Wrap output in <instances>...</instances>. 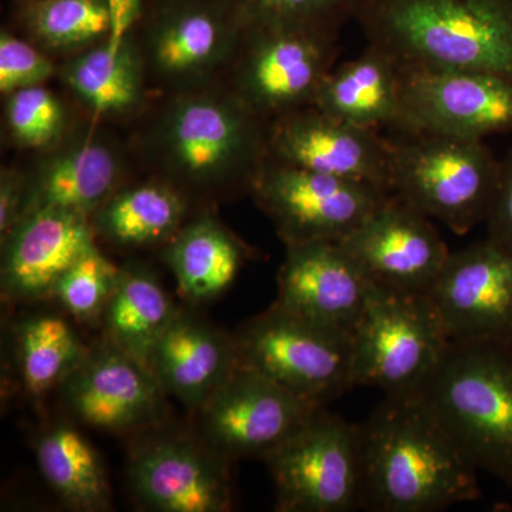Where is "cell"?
Wrapping results in <instances>:
<instances>
[{
  "label": "cell",
  "instance_id": "6da1fadb",
  "mask_svg": "<svg viewBox=\"0 0 512 512\" xmlns=\"http://www.w3.org/2000/svg\"><path fill=\"white\" fill-rule=\"evenodd\" d=\"M271 123L227 84L168 94L138 137L154 178L192 197L249 192L269 158Z\"/></svg>",
  "mask_w": 512,
  "mask_h": 512
},
{
  "label": "cell",
  "instance_id": "7a4b0ae2",
  "mask_svg": "<svg viewBox=\"0 0 512 512\" xmlns=\"http://www.w3.org/2000/svg\"><path fill=\"white\" fill-rule=\"evenodd\" d=\"M357 434L363 510L436 512L480 498V470L419 394H386Z\"/></svg>",
  "mask_w": 512,
  "mask_h": 512
},
{
  "label": "cell",
  "instance_id": "3957f363",
  "mask_svg": "<svg viewBox=\"0 0 512 512\" xmlns=\"http://www.w3.org/2000/svg\"><path fill=\"white\" fill-rule=\"evenodd\" d=\"M355 19L403 67L512 77V0H372Z\"/></svg>",
  "mask_w": 512,
  "mask_h": 512
},
{
  "label": "cell",
  "instance_id": "277c9868",
  "mask_svg": "<svg viewBox=\"0 0 512 512\" xmlns=\"http://www.w3.org/2000/svg\"><path fill=\"white\" fill-rule=\"evenodd\" d=\"M416 393L478 470L512 487V343L450 342Z\"/></svg>",
  "mask_w": 512,
  "mask_h": 512
},
{
  "label": "cell",
  "instance_id": "5b68a950",
  "mask_svg": "<svg viewBox=\"0 0 512 512\" xmlns=\"http://www.w3.org/2000/svg\"><path fill=\"white\" fill-rule=\"evenodd\" d=\"M501 160L478 138L403 134L393 141L392 192L457 235L487 222Z\"/></svg>",
  "mask_w": 512,
  "mask_h": 512
},
{
  "label": "cell",
  "instance_id": "8992f818",
  "mask_svg": "<svg viewBox=\"0 0 512 512\" xmlns=\"http://www.w3.org/2000/svg\"><path fill=\"white\" fill-rule=\"evenodd\" d=\"M238 363L316 406L357 387L355 336L274 303L234 336Z\"/></svg>",
  "mask_w": 512,
  "mask_h": 512
},
{
  "label": "cell",
  "instance_id": "52a82bcc",
  "mask_svg": "<svg viewBox=\"0 0 512 512\" xmlns=\"http://www.w3.org/2000/svg\"><path fill=\"white\" fill-rule=\"evenodd\" d=\"M242 29L229 0H147L134 30L147 84L168 96L217 83Z\"/></svg>",
  "mask_w": 512,
  "mask_h": 512
},
{
  "label": "cell",
  "instance_id": "ba28073f",
  "mask_svg": "<svg viewBox=\"0 0 512 512\" xmlns=\"http://www.w3.org/2000/svg\"><path fill=\"white\" fill-rule=\"evenodd\" d=\"M338 40L320 30L244 23L224 83L272 123L315 104L338 57Z\"/></svg>",
  "mask_w": 512,
  "mask_h": 512
},
{
  "label": "cell",
  "instance_id": "9c48e42d",
  "mask_svg": "<svg viewBox=\"0 0 512 512\" xmlns=\"http://www.w3.org/2000/svg\"><path fill=\"white\" fill-rule=\"evenodd\" d=\"M450 342L427 293L372 285L355 332L357 386L377 387L386 394L419 392Z\"/></svg>",
  "mask_w": 512,
  "mask_h": 512
},
{
  "label": "cell",
  "instance_id": "30bf717a",
  "mask_svg": "<svg viewBox=\"0 0 512 512\" xmlns=\"http://www.w3.org/2000/svg\"><path fill=\"white\" fill-rule=\"evenodd\" d=\"M251 195L289 247L343 241L372 217L392 192L269 157L252 185Z\"/></svg>",
  "mask_w": 512,
  "mask_h": 512
},
{
  "label": "cell",
  "instance_id": "8fae6325",
  "mask_svg": "<svg viewBox=\"0 0 512 512\" xmlns=\"http://www.w3.org/2000/svg\"><path fill=\"white\" fill-rule=\"evenodd\" d=\"M279 512H349L360 508L357 424L320 410L265 458Z\"/></svg>",
  "mask_w": 512,
  "mask_h": 512
},
{
  "label": "cell",
  "instance_id": "7c38bea8",
  "mask_svg": "<svg viewBox=\"0 0 512 512\" xmlns=\"http://www.w3.org/2000/svg\"><path fill=\"white\" fill-rule=\"evenodd\" d=\"M325 407L238 365L198 409L197 434L227 461L265 460Z\"/></svg>",
  "mask_w": 512,
  "mask_h": 512
},
{
  "label": "cell",
  "instance_id": "4fadbf2b",
  "mask_svg": "<svg viewBox=\"0 0 512 512\" xmlns=\"http://www.w3.org/2000/svg\"><path fill=\"white\" fill-rule=\"evenodd\" d=\"M128 460L141 507L157 512H227L234 507L228 463L198 434L143 431Z\"/></svg>",
  "mask_w": 512,
  "mask_h": 512
},
{
  "label": "cell",
  "instance_id": "5bb4252c",
  "mask_svg": "<svg viewBox=\"0 0 512 512\" xmlns=\"http://www.w3.org/2000/svg\"><path fill=\"white\" fill-rule=\"evenodd\" d=\"M402 134L478 138L512 133V77L403 67Z\"/></svg>",
  "mask_w": 512,
  "mask_h": 512
},
{
  "label": "cell",
  "instance_id": "9a60e30c",
  "mask_svg": "<svg viewBox=\"0 0 512 512\" xmlns=\"http://www.w3.org/2000/svg\"><path fill=\"white\" fill-rule=\"evenodd\" d=\"M82 423L107 433H143L163 426L165 396L146 363L104 338L60 386Z\"/></svg>",
  "mask_w": 512,
  "mask_h": 512
},
{
  "label": "cell",
  "instance_id": "2e32d148",
  "mask_svg": "<svg viewBox=\"0 0 512 512\" xmlns=\"http://www.w3.org/2000/svg\"><path fill=\"white\" fill-rule=\"evenodd\" d=\"M427 296L451 342L512 343V252L493 239L450 254Z\"/></svg>",
  "mask_w": 512,
  "mask_h": 512
},
{
  "label": "cell",
  "instance_id": "e0dca14e",
  "mask_svg": "<svg viewBox=\"0 0 512 512\" xmlns=\"http://www.w3.org/2000/svg\"><path fill=\"white\" fill-rule=\"evenodd\" d=\"M269 157L392 192L393 141L309 106L272 121ZM393 194V192H392Z\"/></svg>",
  "mask_w": 512,
  "mask_h": 512
},
{
  "label": "cell",
  "instance_id": "ac0fdd59",
  "mask_svg": "<svg viewBox=\"0 0 512 512\" xmlns=\"http://www.w3.org/2000/svg\"><path fill=\"white\" fill-rule=\"evenodd\" d=\"M340 244L370 284L394 292H429L451 254L430 218L394 194Z\"/></svg>",
  "mask_w": 512,
  "mask_h": 512
},
{
  "label": "cell",
  "instance_id": "d6986e66",
  "mask_svg": "<svg viewBox=\"0 0 512 512\" xmlns=\"http://www.w3.org/2000/svg\"><path fill=\"white\" fill-rule=\"evenodd\" d=\"M370 289L365 272L340 242H305L286 247L275 303L355 336Z\"/></svg>",
  "mask_w": 512,
  "mask_h": 512
},
{
  "label": "cell",
  "instance_id": "ffe728a7",
  "mask_svg": "<svg viewBox=\"0 0 512 512\" xmlns=\"http://www.w3.org/2000/svg\"><path fill=\"white\" fill-rule=\"evenodd\" d=\"M119 144L97 130L69 131L26 175L25 212L62 208L92 217L120 188L124 177Z\"/></svg>",
  "mask_w": 512,
  "mask_h": 512
},
{
  "label": "cell",
  "instance_id": "44dd1931",
  "mask_svg": "<svg viewBox=\"0 0 512 512\" xmlns=\"http://www.w3.org/2000/svg\"><path fill=\"white\" fill-rule=\"evenodd\" d=\"M92 222L80 212L39 208L26 212L2 242V291L10 301L53 296L64 272L96 247Z\"/></svg>",
  "mask_w": 512,
  "mask_h": 512
},
{
  "label": "cell",
  "instance_id": "7402d4cb",
  "mask_svg": "<svg viewBox=\"0 0 512 512\" xmlns=\"http://www.w3.org/2000/svg\"><path fill=\"white\" fill-rule=\"evenodd\" d=\"M234 336L178 309L148 357L167 396L197 412L237 369Z\"/></svg>",
  "mask_w": 512,
  "mask_h": 512
},
{
  "label": "cell",
  "instance_id": "603a6c76",
  "mask_svg": "<svg viewBox=\"0 0 512 512\" xmlns=\"http://www.w3.org/2000/svg\"><path fill=\"white\" fill-rule=\"evenodd\" d=\"M313 106L355 126L402 131L403 66L386 50L367 45L362 55L330 70Z\"/></svg>",
  "mask_w": 512,
  "mask_h": 512
},
{
  "label": "cell",
  "instance_id": "cb8c5ba5",
  "mask_svg": "<svg viewBox=\"0 0 512 512\" xmlns=\"http://www.w3.org/2000/svg\"><path fill=\"white\" fill-rule=\"evenodd\" d=\"M59 73L96 120L124 119L144 106L147 79L134 33L67 57Z\"/></svg>",
  "mask_w": 512,
  "mask_h": 512
},
{
  "label": "cell",
  "instance_id": "d4e9b609",
  "mask_svg": "<svg viewBox=\"0 0 512 512\" xmlns=\"http://www.w3.org/2000/svg\"><path fill=\"white\" fill-rule=\"evenodd\" d=\"M190 200L153 180L119 188L90 217L94 235L119 248L167 244L187 224Z\"/></svg>",
  "mask_w": 512,
  "mask_h": 512
},
{
  "label": "cell",
  "instance_id": "484cf974",
  "mask_svg": "<svg viewBox=\"0 0 512 512\" xmlns=\"http://www.w3.org/2000/svg\"><path fill=\"white\" fill-rule=\"evenodd\" d=\"M163 258L187 301L218 298L234 284L245 248L217 218L205 214L187 221L165 244Z\"/></svg>",
  "mask_w": 512,
  "mask_h": 512
},
{
  "label": "cell",
  "instance_id": "4316f807",
  "mask_svg": "<svg viewBox=\"0 0 512 512\" xmlns=\"http://www.w3.org/2000/svg\"><path fill=\"white\" fill-rule=\"evenodd\" d=\"M177 312L147 266H121L116 288L101 319L104 338L148 365L151 350Z\"/></svg>",
  "mask_w": 512,
  "mask_h": 512
},
{
  "label": "cell",
  "instance_id": "83f0119b",
  "mask_svg": "<svg viewBox=\"0 0 512 512\" xmlns=\"http://www.w3.org/2000/svg\"><path fill=\"white\" fill-rule=\"evenodd\" d=\"M37 466L64 504L83 512L109 511L111 493L99 454L80 431L53 424L35 446Z\"/></svg>",
  "mask_w": 512,
  "mask_h": 512
},
{
  "label": "cell",
  "instance_id": "f1b7e54d",
  "mask_svg": "<svg viewBox=\"0 0 512 512\" xmlns=\"http://www.w3.org/2000/svg\"><path fill=\"white\" fill-rule=\"evenodd\" d=\"M16 22L25 36L52 55L67 57L111 36L106 0H22Z\"/></svg>",
  "mask_w": 512,
  "mask_h": 512
},
{
  "label": "cell",
  "instance_id": "f546056e",
  "mask_svg": "<svg viewBox=\"0 0 512 512\" xmlns=\"http://www.w3.org/2000/svg\"><path fill=\"white\" fill-rule=\"evenodd\" d=\"M87 352L89 348L60 316L39 315L20 326V373L32 396L40 397L62 386Z\"/></svg>",
  "mask_w": 512,
  "mask_h": 512
},
{
  "label": "cell",
  "instance_id": "4dcf8cb0",
  "mask_svg": "<svg viewBox=\"0 0 512 512\" xmlns=\"http://www.w3.org/2000/svg\"><path fill=\"white\" fill-rule=\"evenodd\" d=\"M5 120L13 141L30 150H49L67 133L66 109L43 84L6 96Z\"/></svg>",
  "mask_w": 512,
  "mask_h": 512
},
{
  "label": "cell",
  "instance_id": "1f68e13d",
  "mask_svg": "<svg viewBox=\"0 0 512 512\" xmlns=\"http://www.w3.org/2000/svg\"><path fill=\"white\" fill-rule=\"evenodd\" d=\"M245 25L291 26L340 35L355 19L349 0H229Z\"/></svg>",
  "mask_w": 512,
  "mask_h": 512
},
{
  "label": "cell",
  "instance_id": "d6a6232c",
  "mask_svg": "<svg viewBox=\"0 0 512 512\" xmlns=\"http://www.w3.org/2000/svg\"><path fill=\"white\" fill-rule=\"evenodd\" d=\"M119 269L94 247L64 272L53 296L80 322H101L116 288Z\"/></svg>",
  "mask_w": 512,
  "mask_h": 512
},
{
  "label": "cell",
  "instance_id": "836d02e7",
  "mask_svg": "<svg viewBox=\"0 0 512 512\" xmlns=\"http://www.w3.org/2000/svg\"><path fill=\"white\" fill-rule=\"evenodd\" d=\"M57 72L49 53L40 49L28 37L3 29L0 33V93H10L28 87L42 86Z\"/></svg>",
  "mask_w": 512,
  "mask_h": 512
},
{
  "label": "cell",
  "instance_id": "e575fe53",
  "mask_svg": "<svg viewBox=\"0 0 512 512\" xmlns=\"http://www.w3.org/2000/svg\"><path fill=\"white\" fill-rule=\"evenodd\" d=\"M485 224L487 237L512 252V148L501 160L500 184Z\"/></svg>",
  "mask_w": 512,
  "mask_h": 512
},
{
  "label": "cell",
  "instance_id": "d590c367",
  "mask_svg": "<svg viewBox=\"0 0 512 512\" xmlns=\"http://www.w3.org/2000/svg\"><path fill=\"white\" fill-rule=\"evenodd\" d=\"M26 204V175L18 168H3L0 174V237L8 238L22 220Z\"/></svg>",
  "mask_w": 512,
  "mask_h": 512
},
{
  "label": "cell",
  "instance_id": "8d00e7d4",
  "mask_svg": "<svg viewBox=\"0 0 512 512\" xmlns=\"http://www.w3.org/2000/svg\"><path fill=\"white\" fill-rule=\"evenodd\" d=\"M111 19L113 42H121L133 35L146 13L147 0H106Z\"/></svg>",
  "mask_w": 512,
  "mask_h": 512
},
{
  "label": "cell",
  "instance_id": "74e56055",
  "mask_svg": "<svg viewBox=\"0 0 512 512\" xmlns=\"http://www.w3.org/2000/svg\"><path fill=\"white\" fill-rule=\"evenodd\" d=\"M349 2L352 3L353 8H355V10L357 12V10L362 8L363 5H366V3L372 2V0H349Z\"/></svg>",
  "mask_w": 512,
  "mask_h": 512
},
{
  "label": "cell",
  "instance_id": "f35d334b",
  "mask_svg": "<svg viewBox=\"0 0 512 512\" xmlns=\"http://www.w3.org/2000/svg\"><path fill=\"white\" fill-rule=\"evenodd\" d=\"M16 2H22V0H16Z\"/></svg>",
  "mask_w": 512,
  "mask_h": 512
}]
</instances>
